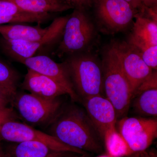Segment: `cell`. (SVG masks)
I'll use <instances>...</instances> for the list:
<instances>
[{
  "mask_svg": "<svg viewBox=\"0 0 157 157\" xmlns=\"http://www.w3.org/2000/svg\"><path fill=\"white\" fill-rule=\"evenodd\" d=\"M48 126V134L68 146L86 153L104 152V140L83 109H61Z\"/></svg>",
  "mask_w": 157,
  "mask_h": 157,
  "instance_id": "6da1fadb",
  "label": "cell"
},
{
  "mask_svg": "<svg viewBox=\"0 0 157 157\" xmlns=\"http://www.w3.org/2000/svg\"><path fill=\"white\" fill-rule=\"evenodd\" d=\"M101 66L106 98L115 108L117 119L121 118L128 110L132 95L112 42L104 48Z\"/></svg>",
  "mask_w": 157,
  "mask_h": 157,
  "instance_id": "7a4b0ae2",
  "label": "cell"
},
{
  "mask_svg": "<svg viewBox=\"0 0 157 157\" xmlns=\"http://www.w3.org/2000/svg\"><path fill=\"white\" fill-rule=\"evenodd\" d=\"M64 63L78 96L83 99L102 95V66L94 56L85 52L74 55L69 56Z\"/></svg>",
  "mask_w": 157,
  "mask_h": 157,
  "instance_id": "3957f363",
  "label": "cell"
},
{
  "mask_svg": "<svg viewBox=\"0 0 157 157\" xmlns=\"http://www.w3.org/2000/svg\"><path fill=\"white\" fill-rule=\"evenodd\" d=\"M74 9L69 15L58 47L56 53L59 57L85 52L97 36L96 25L86 10Z\"/></svg>",
  "mask_w": 157,
  "mask_h": 157,
  "instance_id": "277c9868",
  "label": "cell"
},
{
  "mask_svg": "<svg viewBox=\"0 0 157 157\" xmlns=\"http://www.w3.org/2000/svg\"><path fill=\"white\" fill-rule=\"evenodd\" d=\"M93 5L97 26L110 35L127 29L138 12L124 0H94Z\"/></svg>",
  "mask_w": 157,
  "mask_h": 157,
  "instance_id": "5b68a950",
  "label": "cell"
},
{
  "mask_svg": "<svg viewBox=\"0 0 157 157\" xmlns=\"http://www.w3.org/2000/svg\"><path fill=\"white\" fill-rule=\"evenodd\" d=\"M12 102L20 115L29 123L48 126L62 108L58 98L45 99L30 94L16 93Z\"/></svg>",
  "mask_w": 157,
  "mask_h": 157,
  "instance_id": "8992f818",
  "label": "cell"
},
{
  "mask_svg": "<svg viewBox=\"0 0 157 157\" xmlns=\"http://www.w3.org/2000/svg\"><path fill=\"white\" fill-rule=\"evenodd\" d=\"M118 123L120 133L132 154L147 149L157 137L155 117H124Z\"/></svg>",
  "mask_w": 157,
  "mask_h": 157,
  "instance_id": "52a82bcc",
  "label": "cell"
},
{
  "mask_svg": "<svg viewBox=\"0 0 157 157\" xmlns=\"http://www.w3.org/2000/svg\"><path fill=\"white\" fill-rule=\"evenodd\" d=\"M0 138L12 143L38 141L45 144L52 148L59 151L73 153L79 155H84L86 153L68 146L48 134L15 120L9 121L3 125L0 130Z\"/></svg>",
  "mask_w": 157,
  "mask_h": 157,
  "instance_id": "ba28073f",
  "label": "cell"
},
{
  "mask_svg": "<svg viewBox=\"0 0 157 157\" xmlns=\"http://www.w3.org/2000/svg\"><path fill=\"white\" fill-rule=\"evenodd\" d=\"M69 15L54 19L48 26L45 35L38 41L32 42L4 39L3 43L4 50L11 57L19 63L34 56L40 48L61 39Z\"/></svg>",
  "mask_w": 157,
  "mask_h": 157,
  "instance_id": "9c48e42d",
  "label": "cell"
},
{
  "mask_svg": "<svg viewBox=\"0 0 157 157\" xmlns=\"http://www.w3.org/2000/svg\"><path fill=\"white\" fill-rule=\"evenodd\" d=\"M112 43L128 82L133 97L138 88L154 70L145 63L137 51L127 42L113 41Z\"/></svg>",
  "mask_w": 157,
  "mask_h": 157,
  "instance_id": "30bf717a",
  "label": "cell"
},
{
  "mask_svg": "<svg viewBox=\"0 0 157 157\" xmlns=\"http://www.w3.org/2000/svg\"><path fill=\"white\" fill-rule=\"evenodd\" d=\"M82 103L90 120L103 140L107 131L116 128L117 117L115 108L103 95L83 98Z\"/></svg>",
  "mask_w": 157,
  "mask_h": 157,
  "instance_id": "8fae6325",
  "label": "cell"
},
{
  "mask_svg": "<svg viewBox=\"0 0 157 157\" xmlns=\"http://www.w3.org/2000/svg\"><path fill=\"white\" fill-rule=\"evenodd\" d=\"M20 63L25 65L29 69L57 82L67 90L72 101H78L79 98L74 89L70 73L64 62L58 63L48 56L40 55L34 56Z\"/></svg>",
  "mask_w": 157,
  "mask_h": 157,
  "instance_id": "7c38bea8",
  "label": "cell"
},
{
  "mask_svg": "<svg viewBox=\"0 0 157 157\" xmlns=\"http://www.w3.org/2000/svg\"><path fill=\"white\" fill-rule=\"evenodd\" d=\"M21 87L32 94L45 99H53L63 95H68L67 90L57 82L29 69Z\"/></svg>",
  "mask_w": 157,
  "mask_h": 157,
  "instance_id": "4fadbf2b",
  "label": "cell"
},
{
  "mask_svg": "<svg viewBox=\"0 0 157 157\" xmlns=\"http://www.w3.org/2000/svg\"><path fill=\"white\" fill-rule=\"evenodd\" d=\"M76 155L56 150L42 142L27 141L13 143L7 149L5 157H70Z\"/></svg>",
  "mask_w": 157,
  "mask_h": 157,
  "instance_id": "5bb4252c",
  "label": "cell"
},
{
  "mask_svg": "<svg viewBox=\"0 0 157 157\" xmlns=\"http://www.w3.org/2000/svg\"><path fill=\"white\" fill-rule=\"evenodd\" d=\"M40 26H31L23 25H0V34L5 40L37 41L40 40L48 30Z\"/></svg>",
  "mask_w": 157,
  "mask_h": 157,
  "instance_id": "9a60e30c",
  "label": "cell"
},
{
  "mask_svg": "<svg viewBox=\"0 0 157 157\" xmlns=\"http://www.w3.org/2000/svg\"><path fill=\"white\" fill-rule=\"evenodd\" d=\"M23 11L31 13H57L72 9L59 0H7Z\"/></svg>",
  "mask_w": 157,
  "mask_h": 157,
  "instance_id": "2e32d148",
  "label": "cell"
},
{
  "mask_svg": "<svg viewBox=\"0 0 157 157\" xmlns=\"http://www.w3.org/2000/svg\"><path fill=\"white\" fill-rule=\"evenodd\" d=\"M135 21L130 34L149 45H157V21L139 12L135 14Z\"/></svg>",
  "mask_w": 157,
  "mask_h": 157,
  "instance_id": "e0dca14e",
  "label": "cell"
},
{
  "mask_svg": "<svg viewBox=\"0 0 157 157\" xmlns=\"http://www.w3.org/2000/svg\"><path fill=\"white\" fill-rule=\"evenodd\" d=\"M103 140L107 155L110 157H127L132 154L116 128L107 131L104 134Z\"/></svg>",
  "mask_w": 157,
  "mask_h": 157,
  "instance_id": "ac0fdd59",
  "label": "cell"
},
{
  "mask_svg": "<svg viewBox=\"0 0 157 157\" xmlns=\"http://www.w3.org/2000/svg\"><path fill=\"white\" fill-rule=\"evenodd\" d=\"M136 96L133 104L135 112L142 117H156L157 89L147 90Z\"/></svg>",
  "mask_w": 157,
  "mask_h": 157,
  "instance_id": "d6986e66",
  "label": "cell"
},
{
  "mask_svg": "<svg viewBox=\"0 0 157 157\" xmlns=\"http://www.w3.org/2000/svg\"><path fill=\"white\" fill-rule=\"evenodd\" d=\"M127 42L137 51L143 60L152 70H157V45H151L130 34Z\"/></svg>",
  "mask_w": 157,
  "mask_h": 157,
  "instance_id": "ffe728a7",
  "label": "cell"
},
{
  "mask_svg": "<svg viewBox=\"0 0 157 157\" xmlns=\"http://www.w3.org/2000/svg\"><path fill=\"white\" fill-rule=\"evenodd\" d=\"M0 15L29 17L39 20L42 23L46 21L50 17L48 13L38 14L23 11L14 3L7 0H0Z\"/></svg>",
  "mask_w": 157,
  "mask_h": 157,
  "instance_id": "44dd1931",
  "label": "cell"
},
{
  "mask_svg": "<svg viewBox=\"0 0 157 157\" xmlns=\"http://www.w3.org/2000/svg\"><path fill=\"white\" fill-rule=\"evenodd\" d=\"M18 76L14 70L0 61V86L16 94Z\"/></svg>",
  "mask_w": 157,
  "mask_h": 157,
  "instance_id": "7402d4cb",
  "label": "cell"
},
{
  "mask_svg": "<svg viewBox=\"0 0 157 157\" xmlns=\"http://www.w3.org/2000/svg\"><path fill=\"white\" fill-rule=\"evenodd\" d=\"M152 89H157V70H153L151 74L144 81L138 88L132 99L142 92Z\"/></svg>",
  "mask_w": 157,
  "mask_h": 157,
  "instance_id": "603a6c76",
  "label": "cell"
},
{
  "mask_svg": "<svg viewBox=\"0 0 157 157\" xmlns=\"http://www.w3.org/2000/svg\"><path fill=\"white\" fill-rule=\"evenodd\" d=\"M72 9L86 10L93 6L94 0H59Z\"/></svg>",
  "mask_w": 157,
  "mask_h": 157,
  "instance_id": "cb8c5ba5",
  "label": "cell"
},
{
  "mask_svg": "<svg viewBox=\"0 0 157 157\" xmlns=\"http://www.w3.org/2000/svg\"><path fill=\"white\" fill-rule=\"evenodd\" d=\"M36 22L41 23L39 20L29 17H12L0 15V25L17 23Z\"/></svg>",
  "mask_w": 157,
  "mask_h": 157,
  "instance_id": "d4e9b609",
  "label": "cell"
},
{
  "mask_svg": "<svg viewBox=\"0 0 157 157\" xmlns=\"http://www.w3.org/2000/svg\"><path fill=\"white\" fill-rule=\"evenodd\" d=\"M16 114L13 108L0 107V130L4 124L9 121L15 120Z\"/></svg>",
  "mask_w": 157,
  "mask_h": 157,
  "instance_id": "484cf974",
  "label": "cell"
},
{
  "mask_svg": "<svg viewBox=\"0 0 157 157\" xmlns=\"http://www.w3.org/2000/svg\"><path fill=\"white\" fill-rule=\"evenodd\" d=\"M15 94L9 90L0 86V107H7L8 104L13 101Z\"/></svg>",
  "mask_w": 157,
  "mask_h": 157,
  "instance_id": "4316f807",
  "label": "cell"
},
{
  "mask_svg": "<svg viewBox=\"0 0 157 157\" xmlns=\"http://www.w3.org/2000/svg\"><path fill=\"white\" fill-rule=\"evenodd\" d=\"M157 0H143V6L153 7L157 6Z\"/></svg>",
  "mask_w": 157,
  "mask_h": 157,
  "instance_id": "83f0119b",
  "label": "cell"
},
{
  "mask_svg": "<svg viewBox=\"0 0 157 157\" xmlns=\"http://www.w3.org/2000/svg\"><path fill=\"white\" fill-rule=\"evenodd\" d=\"M4 156V154H3L2 150V147H1V144H0V157H3Z\"/></svg>",
  "mask_w": 157,
  "mask_h": 157,
  "instance_id": "f1b7e54d",
  "label": "cell"
},
{
  "mask_svg": "<svg viewBox=\"0 0 157 157\" xmlns=\"http://www.w3.org/2000/svg\"><path fill=\"white\" fill-rule=\"evenodd\" d=\"M79 155H75L72 156L70 157H86L84 156V155H82L81 156H78Z\"/></svg>",
  "mask_w": 157,
  "mask_h": 157,
  "instance_id": "f546056e",
  "label": "cell"
},
{
  "mask_svg": "<svg viewBox=\"0 0 157 157\" xmlns=\"http://www.w3.org/2000/svg\"><path fill=\"white\" fill-rule=\"evenodd\" d=\"M125 1L127 2L131 6L132 5V0H124Z\"/></svg>",
  "mask_w": 157,
  "mask_h": 157,
  "instance_id": "4dcf8cb0",
  "label": "cell"
},
{
  "mask_svg": "<svg viewBox=\"0 0 157 157\" xmlns=\"http://www.w3.org/2000/svg\"><path fill=\"white\" fill-rule=\"evenodd\" d=\"M98 157H110L109 155H101L99 156Z\"/></svg>",
  "mask_w": 157,
  "mask_h": 157,
  "instance_id": "1f68e13d",
  "label": "cell"
},
{
  "mask_svg": "<svg viewBox=\"0 0 157 157\" xmlns=\"http://www.w3.org/2000/svg\"><path fill=\"white\" fill-rule=\"evenodd\" d=\"M131 156H132V157H134L133 156H132V155H131Z\"/></svg>",
  "mask_w": 157,
  "mask_h": 157,
  "instance_id": "d6a6232c",
  "label": "cell"
},
{
  "mask_svg": "<svg viewBox=\"0 0 157 157\" xmlns=\"http://www.w3.org/2000/svg\"><path fill=\"white\" fill-rule=\"evenodd\" d=\"M5 157V155H4V156H3V157Z\"/></svg>",
  "mask_w": 157,
  "mask_h": 157,
  "instance_id": "836d02e7",
  "label": "cell"
}]
</instances>
